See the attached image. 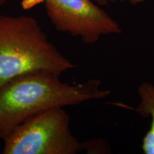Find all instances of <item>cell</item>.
<instances>
[{"instance_id":"cell-8","label":"cell","mask_w":154,"mask_h":154,"mask_svg":"<svg viewBox=\"0 0 154 154\" xmlns=\"http://www.w3.org/2000/svg\"><path fill=\"white\" fill-rule=\"evenodd\" d=\"M121 2H126L130 4L131 5H140V4L143 3L145 2V0H119Z\"/></svg>"},{"instance_id":"cell-3","label":"cell","mask_w":154,"mask_h":154,"mask_svg":"<svg viewBox=\"0 0 154 154\" xmlns=\"http://www.w3.org/2000/svg\"><path fill=\"white\" fill-rule=\"evenodd\" d=\"M3 154H76L84 142L72 134L63 107L48 109L17 126L3 139Z\"/></svg>"},{"instance_id":"cell-9","label":"cell","mask_w":154,"mask_h":154,"mask_svg":"<svg viewBox=\"0 0 154 154\" xmlns=\"http://www.w3.org/2000/svg\"><path fill=\"white\" fill-rule=\"evenodd\" d=\"M7 0H0V7H2V6L7 2Z\"/></svg>"},{"instance_id":"cell-5","label":"cell","mask_w":154,"mask_h":154,"mask_svg":"<svg viewBox=\"0 0 154 154\" xmlns=\"http://www.w3.org/2000/svg\"><path fill=\"white\" fill-rule=\"evenodd\" d=\"M140 101L135 111L143 118L149 117V130L142 140L141 149L145 154H154V84L145 82L138 88Z\"/></svg>"},{"instance_id":"cell-10","label":"cell","mask_w":154,"mask_h":154,"mask_svg":"<svg viewBox=\"0 0 154 154\" xmlns=\"http://www.w3.org/2000/svg\"><path fill=\"white\" fill-rule=\"evenodd\" d=\"M2 152V149H1V148H0V153H1Z\"/></svg>"},{"instance_id":"cell-1","label":"cell","mask_w":154,"mask_h":154,"mask_svg":"<svg viewBox=\"0 0 154 154\" xmlns=\"http://www.w3.org/2000/svg\"><path fill=\"white\" fill-rule=\"evenodd\" d=\"M99 79L69 84L46 71L19 75L0 88V138L24 121L55 107L76 106L110 95Z\"/></svg>"},{"instance_id":"cell-7","label":"cell","mask_w":154,"mask_h":154,"mask_svg":"<svg viewBox=\"0 0 154 154\" xmlns=\"http://www.w3.org/2000/svg\"><path fill=\"white\" fill-rule=\"evenodd\" d=\"M93 1L101 7H103V6H106L110 4L115 3L117 0H93Z\"/></svg>"},{"instance_id":"cell-2","label":"cell","mask_w":154,"mask_h":154,"mask_svg":"<svg viewBox=\"0 0 154 154\" xmlns=\"http://www.w3.org/2000/svg\"><path fill=\"white\" fill-rule=\"evenodd\" d=\"M75 66L49 41L35 18L0 14V88L26 73L46 71L60 76Z\"/></svg>"},{"instance_id":"cell-6","label":"cell","mask_w":154,"mask_h":154,"mask_svg":"<svg viewBox=\"0 0 154 154\" xmlns=\"http://www.w3.org/2000/svg\"><path fill=\"white\" fill-rule=\"evenodd\" d=\"M84 142V151L88 154H104L110 153L109 144L105 140L92 139Z\"/></svg>"},{"instance_id":"cell-4","label":"cell","mask_w":154,"mask_h":154,"mask_svg":"<svg viewBox=\"0 0 154 154\" xmlns=\"http://www.w3.org/2000/svg\"><path fill=\"white\" fill-rule=\"evenodd\" d=\"M57 31L94 44L101 36L119 34L121 26L93 0H42Z\"/></svg>"}]
</instances>
